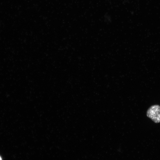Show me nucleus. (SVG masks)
<instances>
[{"mask_svg":"<svg viewBox=\"0 0 160 160\" xmlns=\"http://www.w3.org/2000/svg\"><path fill=\"white\" fill-rule=\"evenodd\" d=\"M146 115L155 123L160 122V106L154 105L150 106L147 111Z\"/></svg>","mask_w":160,"mask_h":160,"instance_id":"1","label":"nucleus"},{"mask_svg":"<svg viewBox=\"0 0 160 160\" xmlns=\"http://www.w3.org/2000/svg\"><path fill=\"white\" fill-rule=\"evenodd\" d=\"M0 160H2L1 157L0 156Z\"/></svg>","mask_w":160,"mask_h":160,"instance_id":"2","label":"nucleus"}]
</instances>
